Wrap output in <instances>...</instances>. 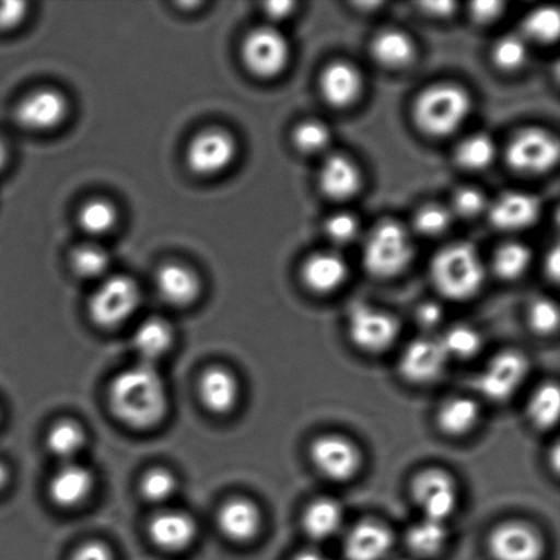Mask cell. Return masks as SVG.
<instances>
[{"label":"cell","instance_id":"cell-46","mask_svg":"<svg viewBox=\"0 0 560 560\" xmlns=\"http://www.w3.org/2000/svg\"><path fill=\"white\" fill-rule=\"evenodd\" d=\"M27 4L25 2L0 3V31H10L19 26L25 20Z\"/></svg>","mask_w":560,"mask_h":560},{"label":"cell","instance_id":"cell-19","mask_svg":"<svg viewBox=\"0 0 560 560\" xmlns=\"http://www.w3.org/2000/svg\"><path fill=\"white\" fill-rule=\"evenodd\" d=\"M153 545L166 551H183L195 541L197 525L189 514L163 512L155 515L148 526Z\"/></svg>","mask_w":560,"mask_h":560},{"label":"cell","instance_id":"cell-47","mask_svg":"<svg viewBox=\"0 0 560 560\" xmlns=\"http://www.w3.org/2000/svg\"><path fill=\"white\" fill-rule=\"evenodd\" d=\"M71 560H114L112 550L101 541H91L81 546Z\"/></svg>","mask_w":560,"mask_h":560},{"label":"cell","instance_id":"cell-35","mask_svg":"<svg viewBox=\"0 0 560 560\" xmlns=\"http://www.w3.org/2000/svg\"><path fill=\"white\" fill-rule=\"evenodd\" d=\"M446 354L454 359L466 360L475 357L481 349V337L475 328L455 326L450 328L442 339H439Z\"/></svg>","mask_w":560,"mask_h":560},{"label":"cell","instance_id":"cell-5","mask_svg":"<svg viewBox=\"0 0 560 560\" xmlns=\"http://www.w3.org/2000/svg\"><path fill=\"white\" fill-rule=\"evenodd\" d=\"M139 285L129 277H113L98 285L90 301V315L98 327L113 328L125 323L140 305Z\"/></svg>","mask_w":560,"mask_h":560},{"label":"cell","instance_id":"cell-18","mask_svg":"<svg viewBox=\"0 0 560 560\" xmlns=\"http://www.w3.org/2000/svg\"><path fill=\"white\" fill-rule=\"evenodd\" d=\"M262 517L259 508L248 499L235 498L224 503L218 514V525L229 540L248 542L261 529Z\"/></svg>","mask_w":560,"mask_h":560},{"label":"cell","instance_id":"cell-1","mask_svg":"<svg viewBox=\"0 0 560 560\" xmlns=\"http://www.w3.org/2000/svg\"><path fill=\"white\" fill-rule=\"evenodd\" d=\"M109 406L119 421L135 430L161 424L168 409L161 373L144 362L120 372L109 387Z\"/></svg>","mask_w":560,"mask_h":560},{"label":"cell","instance_id":"cell-38","mask_svg":"<svg viewBox=\"0 0 560 560\" xmlns=\"http://www.w3.org/2000/svg\"><path fill=\"white\" fill-rule=\"evenodd\" d=\"M525 33L535 40L550 43L556 40L560 31V15L557 9L541 8L526 16Z\"/></svg>","mask_w":560,"mask_h":560},{"label":"cell","instance_id":"cell-20","mask_svg":"<svg viewBox=\"0 0 560 560\" xmlns=\"http://www.w3.org/2000/svg\"><path fill=\"white\" fill-rule=\"evenodd\" d=\"M95 486L92 471L85 466L68 463L49 481V498L60 508H75L85 502Z\"/></svg>","mask_w":560,"mask_h":560},{"label":"cell","instance_id":"cell-21","mask_svg":"<svg viewBox=\"0 0 560 560\" xmlns=\"http://www.w3.org/2000/svg\"><path fill=\"white\" fill-rule=\"evenodd\" d=\"M199 393L208 410L215 415H228L238 404L240 383L226 368L212 366L202 373Z\"/></svg>","mask_w":560,"mask_h":560},{"label":"cell","instance_id":"cell-52","mask_svg":"<svg viewBox=\"0 0 560 560\" xmlns=\"http://www.w3.org/2000/svg\"><path fill=\"white\" fill-rule=\"evenodd\" d=\"M425 9L430 11L432 14L436 15H448L452 14L455 9V3L453 2H431L425 3Z\"/></svg>","mask_w":560,"mask_h":560},{"label":"cell","instance_id":"cell-45","mask_svg":"<svg viewBox=\"0 0 560 560\" xmlns=\"http://www.w3.org/2000/svg\"><path fill=\"white\" fill-rule=\"evenodd\" d=\"M485 196L476 189H460L454 197V210L463 217H476L485 210Z\"/></svg>","mask_w":560,"mask_h":560},{"label":"cell","instance_id":"cell-49","mask_svg":"<svg viewBox=\"0 0 560 560\" xmlns=\"http://www.w3.org/2000/svg\"><path fill=\"white\" fill-rule=\"evenodd\" d=\"M417 318L424 327H435L442 320V310L436 304L421 305Z\"/></svg>","mask_w":560,"mask_h":560},{"label":"cell","instance_id":"cell-55","mask_svg":"<svg viewBox=\"0 0 560 560\" xmlns=\"http://www.w3.org/2000/svg\"><path fill=\"white\" fill-rule=\"evenodd\" d=\"M5 159H8V152H5V148L3 145V142L0 141V170L3 168Z\"/></svg>","mask_w":560,"mask_h":560},{"label":"cell","instance_id":"cell-25","mask_svg":"<svg viewBox=\"0 0 560 560\" xmlns=\"http://www.w3.org/2000/svg\"><path fill=\"white\" fill-rule=\"evenodd\" d=\"M174 332L172 326L162 318H148L136 329L133 346L141 362L153 365L172 349Z\"/></svg>","mask_w":560,"mask_h":560},{"label":"cell","instance_id":"cell-3","mask_svg":"<svg viewBox=\"0 0 560 560\" xmlns=\"http://www.w3.org/2000/svg\"><path fill=\"white\" fill-rule=\"evenodd\" d=\"M470 98L455 85H436L419 97L415 107L417 125L428 135L447 136L465 122Z\"/></svg>","mask_w":560,"mask_h":560},{"label":"cell","instance_id":"cell-6","mask_svg":"<svg viewBox=\"0 0 560 560\" xmlns=\"http://www.w3.org/2000/svg\"><path fill=\"white\" fill-rule=\"evenodd\" d=\"M506 156L510 166L521 173H545L558 162V140L546 130L526 129L510 141Z\"/></svg>","mask_w":560,"mask_h":560},{"label":"cell","instance_id":"cell-39","mask_svg":"<svg viewBox=\"0 0 560 560\" xmlns=\"http://www.w3.org/2000/svg\"><path fill=\"white\" fill-rule=\"evenodd\" d=\"M177 479L167 469L156 468L147 471L142 477V495L152 503L167 502L177 491Z\"/></svg>","mask_w":560,"mask_h":560},{"label":"cell","instance_id":"cell-13","mask_svg":"<svg viewBox=\"0 0 560 560\" xmlns=\"http://www.w3.org/2000/svg\"><path fill=\"white\" fill-rule=\"evenodd\" d=\"M493 560H540L545 545L532 526L508 523L498 526L488 541Z\"/></svg>","mask_w":560,"mask_h":560},{"label":"cell","instance_id":"cell-7","mask_svg":"<svg viewBox=\"0 0 560 560\" xmlns=\"http://www.w3.org/2000/svg\"><path fill=\"white\" fill-rule=\"evenodd\" d=\"M237 155V144L233 136L222 129H208L190 141L186 162L190 172L201 177L221 174Z\"/></svg>","mask_w":560,"mask_h":560},{"label":"cell","instance_id":"cell-54","mask_svg":"<svg viewBox=\"0 0 560 560\" xmlns=\"http://www.w3.org/2000/svg\"><path fill=\"white\" fill-rule=\"evenodd\" d=\"M9 480V471L5 468L2 460H0V490H3L4 486L8 485Z\"/></svg>","mask_w":560,"mask_h":560},{"label":"cell","instance_id":"cell-48","mask_svg":"<svg viewBox=\"0 0 560 560\" xmlns=\"http://www.w3.org/2000/svg\"><path fill=\"white\" fill-rule=\"evenodd\" d=\"M503 3L492 2V0H482V2H475L470 5V13L474 15L476 21L487 24L498 19L499 14L502 13Z\"/></svg>","mask_w":560,"mask_h":560},{"label":"cell","instance_id":"cell-2","mask_svg":"<svg viewBox=\"0 0 560 560\" xmlns=\"http://www.w3.org/2000/svg\"><path fill=\"white\" fill-rule=\"evenodd\" d=\"M431 278L439 293L450 300L463 301L481 289L486 272L475 246L457 243L433 257Z\"/></svg>","mask_w":560,"mask_h":560},{"label":"cell","instance_id":"cell-43","mask_svg":"<svg viewBox=\"0 0 560 560\" xmlns=\"http://www.w3.org/2000/svg\"><path fill=\"white\" fill-rule=\"evenodd\" d=\"M529 322L536 332L547 335L557 331L559 310L550 300L536 301L530 307Z\"/></svg>","mask_w":560,"mask_h":560},{"label":"cell","instance_id":"cell-11","mask_svg":"<svg viewBox=\"0 0 560 560\" xmlns=\"http://www.w3.org/2000/svg\"><path fill=\"white\" fill-rule=\"evenodd\" d=\"M417 506L424 513V518L441 521L454 513L458 503V493L455 482L446 471L430 469L422 471L411 485Z\"/></svg>","mask_w":560,"mask_h":560},{"label":"cell","instance_id":"cell-31","mask_svg":"<svg viewBox=\"0 0 560 560\" xmlns=\"http://www.w3.org/2000/svg\"><path fill=\"white\" fill-rule=\"evenodd\" d=\"M85 432L74 421L63 420L57 422L48 431L47 446L55 457L71 463L85 446Z\"/></svg>","mask_w":560,"mask_h":560},{"label":"cell","instance_id":"cell-28","mask_svg":"<svg viewBox=\"0 0 560 560\" xmlns=\"http://www.w3.org/2000/svg\"><path fill=\"white\" fill-rule=\"evenodd\" d=\"M343 513L332 499H318L307 506L304 514V529L313 540L322 541L332 537L342 525Z\"/></svg>","mask_w":560,"mask_h":560},{"label":"cell","instance_id":"cell-36","mask_svg":"<svg viewBox=\"0 0 560 560\" xmlns=\"http://www.w3.org/2000/svg\"><path fill=\"white\" fill-rule=\"evenodd\" d=\"M532 261L530 249L523 244L510 243L497 252L493 268L499 277L508 280L517 279L528 270Z\"/></svg>","mask_w":560,"mask_h":560},{"label":"cell","instance_id":"cell-4","mask_svg":"<svg viewBox=\"0 0 560 560\" xmlns=\"http://www.w3.org/2000/svg\"><path fill=\"white\" fill-rule=\"evenodd\" d=\"M413 257V244L399 223L384 221L372 230L364 249L366 270L377 278L397 276Z\"/></svg>","mask_w":560,"mask_h":560},{"label":"cell","instance_id":"cell-34","mask_svg":"<svg viewBox=\"0 0 560 560\" xmlns=\"http://www.w3.org/2000/svg\"><path fill=\"white\" fill-rule=\"evenodd\" d=\"M495 144L486 135H475L458 145L457 161L460 166L469 170H481L490 166L495 158Z\"/></svg>","mask_w":560,"mask_h":560},{"label":"cell","instance_id":"cell-9","mask_svg":"<svg viewBox=\"0 0 560 560\" xmlns=\"http://www.w3.org/2000/svg\"><path fill=\"white\" fill-rule=\"evenodd\" d=\"M289 43L272 27H259L246 36L243 59L252 73L270 79L278 75L289 62Z\"/></svg>","mask_w":560,"mask_h":560},{"label":"cell","instance_id":"cell-42","mask_svg":"<svg viewBox=\"0 0 560 560\" xmlns=\"http://www.w3.org/2000/svg\"><path fill=\"white\" fill-rule=\"evenodd\" d=\"M415 223L421 234L438 235L446 232L452 223V213L441 206H428L417 213Z\"/></svg>","mask_w":560,"mask_h":560},{"label":"cell","instance_id":"cell-24","mask_svg":"<svg viewBox=\"0 0 560 560\" xmlns=\"http://www.w3.org/2000/svg\"><path fill=\"white\" fill-rule=\"evenodd\" d=\"M359 170L348 158L334 155L324 162L320 170V186L328 197L345 200L360 189Z\"/></svg>","mask_w":560,"mask_h":560},{"label":"cell","instance_id":"cell-16","mask_svg":"<svg viewBox=\"0 0 560 560\" xmlns=\"http://www.w3.org/2000/svg\"><path fill=\"white\" fill-rule=\"evenodd\" d=\"M392 548L393 535L387 526L362 521L346 536L343 552L348 560H384Z\"/></svg>","mask_w":560,"mask_h":560},{"label":"cell","instance_id":"cell-37","mask_svg":"<svg viewBox=\"0 0 560 560\" xmlns=\"http://www.w3.org/2000/svg\"><path fill=\"white\" fill-rule=\"evenodd\" d=\"M71 267L77 276L86 279L101 278L109 267V256L106 249L95 244L80 246L71 255Z\"/></svg>","mask_w":560,"mask_h":560},{"label":"cell","instance_id":"cell-15","mask_svg":"<svg viewBox=\"0 0 560 560\" xmlns=\"http://www.w3.org/2000/svg\"><path fill=\"white\" fill-rule=\"evenodd\" d=\"M447 361L448 357L439 339H417L405 349L399 370L406 381L427 384L441 377Z\"/></svg>","mask_w":560,"mask_h":560},{"label":"cell","instance_id":"cell-33","mask_svg":"<svg viewBox=\"0 0 560 560\" xmlns=\"http://www.w3.org/2000/svg\"><path fill=\"white\" fill-rule=\"evenodd\" d=\"M79 222L86 234L97 237L112 232L118 222V212L107 200H92L81 208Z\"/></svg>","mask_w":560,"mask_h":560},{"label":"cell","instance_id":"cell-50","mask_svg":"<svg viewBox=\"0 0 560 560\" xmlns=\"http://www.w3.org/2000/svg\"><path fill=\"white\" fill-rule=\"evenodd\" d=\"M294 3L291 2H270L266 4V11L272 19H283L293 10Z\"/></svg>","mask_w":560,"mask_h":560},{"label":"cell","instance_id":"cell-27","mask_svg":"<svg viewBox=\"0 0 560 560\" xmlns=\"http://www.w3.org/2000/svg\"><path fill=\"white\" fill-rule=\"evenodd\" d=\"M480 419V408L468 397L448 399L438 413V425L450 436H463L474 430Z\"/></svg>","mask_w":560,"mask_h":560},{"label":"cell","instance_id":"cell-41","mask_svg":"<svg viewBox=\"0 0 560 560\" xmlns=\"http://www.w3.org/2000/svg\"><path fill=\"white\" fill-rule=\"evenodd\" d=\"M295 145L304 152L323 151L329 142V131L322 122L310 120L299 126L294 131Z\"/></svg>","mask_w":560,"mask_h":560},{"label":"cell","instance_id":"cell-32","mask_svg":"<svg viewBox=\"0 0 560 560\" xmlns=\"http://www.w3.org/2000/svg\"><path fill=\"white\" fill-rule=\"evenodd\" d=\"M560 393L556 383L542 384L532 395L528 405V416L540 430H550L559 419Z\"/></svg>","mask_w":560,"mask_h":560},{"label":"cell","instance_id":"cell-40","mask_svg":"<svg viewBox=\"0 0 560 560\" xmlns=\"http://www.w3.org/2000/svg\"><path fill=\"white\" fill-rule=\"evenodd\" d=\"M528 49L524 38L517 35H508L495 44L493 59L499 68L514 70L521 68L526 60Z\"/></svg>","mask_w":560,"mask_h":560},{"label":"cell","instance_id":"cell-10","mask_svg":"<svg viewBox=\"0 0 560 560\" xmlns=\"http://www.w3.org/2000/svg\"><path fill=\"white\" fill-rule=\"evenodd\" d=\"M529 362L517 350L502 351L488 362L477 386L488 399L502 402L517 392L528 375Z\"/></svg>","mask_w":560,"mask_h":560},{"label":"cell","instance_id":"cell-26","mask_svg":"<svg viewBox=\"0 0 560 560\" xmlns=\"http://www.w3.org/2000/svg\"><path fill=\"white\" fill-rule=\"evenodd\" d=\"M346 277H348V266L342 257L331 252L312 256L304 267L305 283L316 293H329L338 289Z\"/></svg>","mask_w":560,"mask_h":560},{"label":"cell","instance_id":"cell-22","mask_svg":"<svg viewBox=\"0 0 560 560\" xmlns=\"http://www.w3.org/2000/svg\"><path fill=\"white\" fill-rule=\"evenodd\" d=\"M156 285L170 305L184 307L199 299L201 283L195 271L183 265H166L158 271Z\"/></svg>","mask_w":560,"mask_h":560},{"label":"cell","instance_id":"cell-8","mask_svg":"<svg viewBox=\"0 0 560 560\" xmlns=\"http://www.w3.org/2000/svg\"><path fill=\"white\" fill-rule=\"evenodd\" d=\"M399 332L397 320L370 305L355 304L349 313L351 340L368 353H381L395 342Z\"/></svg>","mask_w":560,"mask_h":560},{"label":"cell","instance_id":"cell-30","mask_svg":"<svg viewBox=\"0 0 560 560\" xmlns=\"http://www.w3.org/2000/svg\"><path fill=\"white\" fill-rule=\"evenodd\" d=\"M372 54L378 62L389 68H399L415 57V46L404 32L386 31L373 40Z\"/></svg>","mask_w":560,"mask_h":560},{"label":"cell","instance_id":"cell-12","mask_svg":"<svg viewBox=\"0 0 560 560\" xmlns=\"http://www.w3.org/2000/svg\"><path fill=\"white\" fill-rule=\"evenodd\" d=\"M311 458L323 476L334 481L353 479L361 466V454L342 436L327 435L312 443Z\"/></svg>","mask_w":560,"mask_h":560},{"label":"cell","instance_id":"cell-23","mask_svg":"<svg viewBox=\"0 0 560 560\" xmlns=\"http://www.w3.org/2000/svg\"><path fill=\"white\" fill-rule=\"evenodd\" d=\"M322 93L335 107H346L359 97L362 86L361 75L353 66L343 62L329 65L323 71Z\"/></svg>","mask_w":560,"mask_h":560},{"label":"cell","instance_id":"cell-17","mask_svg":"<svg viewBox=\"0 0 560 560\" xmlns=\"http://www.w3.org/2000/svg\"><path fill=\"white\" fill-rule=\"evenodd\" d=\"M540 215V201L535 196L509 191L490 208V219L493 226L513 232L532 226Z\"/></svg>","mask_w":560,"mask_h":560},{"label":"cell","instance_id":"cell-53","mask_svg":"<svg viewBox=\"0 0 560 560\" xmlns=\"http://www.w3.org/2000/svg\"><path fill=\"white\" fill-rule=\"evenodd\" d=\"M293 560H328L326 557L322 556V553L305 551L295 556Z\"/></svg>","mask_w":560,"mask_h":560},{"label":"cell","instance_id":"cell-29","mask_svg":"<svg viewBox=\"0 0 560 560\" xmlns=\"http://www.w3.org/2000/svg\"><path fill=\"white\" fill-rule=\"evenodd\" d=\"M448 539L446 525L441 521L424 518L410 526L406 542L417 557L432 558L441 553Z\"/></svg>","mask_w":560,"mask_h":560},{"label":"cell","instance_id":"cell-44","mask_svg":"<svg viewBox=\"0 0 560 560\" xmlns=\"http://www.w3.org/2000/svg\"><path fill=\"white\" fill-rule=\"evenodd\" d=\"M327 234L335 243L346 244L355 238L359 233V223L349 213H338L328 219Z\"/></svg>","mask_w":560,"mask_h":560},{"label":"cell","instance_id":"cell-51","mask_svg":"<svg viewBox=\"0 0 560 560\" xmlns=\"http://www.w3.org/2000/svg\"><path fill=\"white\" fill-rule=\"evenodd\" d=\"M546 271L552 279H558L560 271V256L558 248L551 250L550 255L547 256Z\"/></svg>","mask_w":560,"mask_h":560},{"label":"cell","instance_id":"cell-14","mask_svg":"<svg viewBox=\"0 0 560 560\" xmlns=\"http://www.w3.org/2000/svg\"><path fill=\"white\" fill-rule=\"evenodd\" d=\"M68 115V102L62 93L40 90L22 98L15 109V119L22 128L47 131L58 128Z\"/></svg>","mask_w":560,"mask_h":560}]
</instances>
